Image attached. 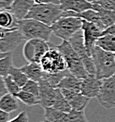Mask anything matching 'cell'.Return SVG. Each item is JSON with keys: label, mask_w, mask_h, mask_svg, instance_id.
Listing matches in <instances>:
<instances>
[{"label": "cell", "mask_w": 115, "mask_h": 122, "mask_svg": "<svg viewBox=\"0 0 115 122\" xmlns=\"http://www.w3.org/2000/svg\"><path fill=\"white\" fill-rule=\"evenodd\" d=\"M63 11L60 5L53 3H36L25 19H34L51 26L55 21L62 17Z\"/></svg>", "instance_id": "cell-1"}, {"label": "cell", "mask_w": 115, "mask_h": 122, "mask_svg": "<svg viewBox=\"0 0 115 122\" xmlns=\"http://www.w3.org/2000/svg\"><path fill=\"white\" fill-rule=\"evenodd\" d=\"M55 46L65 58L67 64L68 70L71 72V73L80 79H84L89 76V73L84 66L81 57L73 49L69 41H62L60 45Z\"/></svg>", "instance_id": "cell-2"}, {"label": "cell", "mask_w": 115, "mask_h": 122, "mask_svg": "<svg viewBox=\"0 0 115 122\" xmlns=\"http://www.w3.org/2000/svg\"><path fill=\"white\" fill-rule=\"evenodd\" d=\"M96 69V78L104 79L115 74V58L114 53L104 51L99 46H95L92 53Z\"/></svg>", "instance_id": "cell-3"}, {"label": "cell", "mask_w": 115, "mask_h": 122, "mask_svg": "<svg viewBox=\"0 0 115 122\" xmlns=\"http://www.w3.org/2000/svg\"><path fill=\"white\" fill-rule=\"evenodd\" d=\"M18 29L26 41L32 39H42L49 41L52 33L51 26L34 19H22L18 21Z\"/></svg>", "instance_id": "cell-4"}, {"label": "cell", "mask_w": 115, "mask_h": 122, "mask_svg": "<svg viewBox=\"0 0 115 122\" xmlns=\"http://www.w3.org/2000/svg\"><path fill=\"white\" fill-rule=\"evenodd\" d=\"M83 20L78 17H61L51 26L52 33L62 41H69L70 38L82 29Z\"/></svg>", "instance_id": "cell-5"}, {"label": "cell", "mask_w": 115, "mask_h": 122, "mask_svg": "<svg viewBox=\"0 0 115 122\" xmlns=\"http://www.w3.org/2000/svg\"><path fill=\"white\" fill-rule=\"evenodd\" d=\"M44 72L48 73H55L68 69L65 58L55 46L51 44V48L47 51L40 62Z\"/></svg>", "instance_id": "cell-6"}, {"label": "cell", "mask_w": 115, "mask_h": 122, "mask_svg": "<svg viewBox=\"0 0 115 122\" xmlns=\"http://www.w3.org/2000/svg\"><path fill=\"white\" fill-rule=\"evenodd\" d=\"M51 48V43L42 39L27 41L23 47V56L28 63L40 64L42 57Z\"/></svg>", "instance_id": "cell-7"}, {"label": "cell", "mask_w": 115, "mask_h": 122, "mask_svg": "<svg viewBox=\"0 0 115 122\" xmlns=\"http://www.w3.org/2000/svg\"><path fill=\"white\" fill-rule=\"evenodd\" d=\"M25 37L18 27L2 28L0 29V52L12 53L22 41Z\"/></svg>", "instance_id": "cell-8"}, {"label": "cell", "mask_w": 115, "mask_h": 122, "mask_svg": "<svg viewBox=\"0 0 115 122\" xmlns=\"http://www.w3.org/2000/svg\"><path fill=\"white\" fill-rule=\"evenodd\" d=\"M96 98L99 103L104 108H115V74L102 79L100 91Z\"/></svg>", "instance_id": "cell-9"}, {"label": "cell", "mask_w": 115, "mask_h": 122, "mask_svg": "<svg viewBox=\"0 0 115 122\" xmlns=\"http://www.w3.org/2000/svg\"><path fill=\"white\" fill-rule=\"evenodd\" d=\"M82 30L84 33V42L87 52L89 56L92 55L93 51L96 46V41L102 36V32L104 31L97 25L83 20L82 23Z\"/></svg>", "instance_id": "cell-10"}, {"label": "cell", "mask_w": 115, "mask_h": 122, "mask_svg": "<svg viewBox=\"0 0 115 122\" xmlns=\"http://www.w3.org/2000/svg\"><path fill=\"white\" fill-rule=\"evenodd\" d=\"M40 85V105L43 108L52 107L56 97L57 87H54L51 86L46 79L39 82Z\"/></svg>", "instance_id": "cell-11"}, {"label": "cell", "mask_w": 115, "mask_h": 122, "mask_svg": "<svg viewBox=\"0 0 115 122\" xmlns=\"http://www.w3.org/2000/svg\"><path fill=\"white\" fill-rule=\"evenodd\" d=\"M102 85V80L98 79L95 76L89 75L84 79H81L80 92L84 96L89 97H97Z\"/></svg>", "instance_id": "cell-12"}, {"label": "cell", "mask_w": 115, "mask_h": 122, "mask_svg": "<svg viewBox=\"0 0 115 122\" xmlns=\"http://www.w3.org/2000/svg\"><path fill=\"white\" fill-rule=\"evenodd\" d=\"M60 7L64 12H74L77 13L94 9V6L92 2L88 0H60Z\"/></svg>", "instance_id": "cell-13"}, {"label": "cell", "mask_w": 115, "mask_h": 122, "mask_svg": "<svg viewBox=\"0 0 115 122\" xmlns=\"http://www.w3.org/2000/svg\"><path fill=\"white\" fill-rule=\"evenodd\" d=\"M66 99L71 105L72 110L84 111L87 104L89 103V98L84 96L81 92H77L66 89H61Z\"/></svg>", "instance_id": "cell-14"}, {"label": "cell", "mask_w": 115, "mask_h": 122, "mask_svg": "<svg viewBox=\"0 0 115 122\" xmlns=\"http://www.w3.org/2000/svg\"><path fill=\"white\" fill-rule=\"evenodd\" d=\"M35 4V0H15L9 11L17 21H21L25 19L26 16Z\"/></svg>", "instance_id": "cell-15"}, {"label": "cell", "mask_w": 115, "mask_h": 122, "mask_svg": "<svg viewBox=\"0 0 115 122\" xmlns=\"http://www.w3.org/2000/svg\"><path fill=\"white\" fill-rule=\"evenodd\" d=\"M68 41L71 45L73 49L76 51V53L81 57L82 60H84V59L89 56L87 52V50H86L84 33L82 29L78 30L76 33L74 34Z\"/></svg>", "instance_id": "cell-16"}, {"label": "cell", "mask_w": 115, "mask_h": 122, "mask_svg": "<svg viewBox=\"0 0 115 122\" xmlns=\"http://www.w3.org/2000/svg\"><path fill=\"white\" fill-rule=\"evenodd\" d=\"M21 70L27 75L29 79L36 82H41L44 79L45 72L43 71L40 64L37 63H28L27 64L20 68Z\"/></svg>", "instance_id": "cell-17"}, {"label": "cell", "mask_w": 115, "mask_h": 122, "mask_svg": "<svg viewBox=\"0 0 115 122\" xmlns=\"http://www.w3.org/2000/svg\"><path fill=\"white\" fill-rule=\"evenodd\" d=\"M56 87L60 89H66V90H71L74 92H80L81 79L76 78L75 75H73L70 72L60 82V83L57 85Z\"/></svg>", "instance_id": "cell-18"}, {"label": "cell", "mask_w": 115, "mask_h": 122, "mask_svg": "<svg viewBox=\"0 0 115 122\" xmlns=\"http://www.w3.org/2000/svg\"><path fill=\"white\" fill-rule=\"evenodd\" d=\"M45 119L50 122H69V113L61 112L53 107L45 108Z\"/></svg>", "instance_id": "cell-19"}, {"label": "cell", "mask_w": 115, "mask_h": 122, "mask_svg": "<svg viewBox=\"0 0 115 122\" xmlns=\"http://www.w3.org/2000/svg\"><path fill=\"white\" fill-rule=\"evenodd\" d=\"M17 98L10 93H7L4 96L1 97L0 99V110L5 112H12L18 109Z\"/></svg>", "instance_id": "cell-20"}, {"label": "cell", "mask_w": 115, "mask_h": 122, "mask_svg": "<svg viewBox=\"0 0 115 122\" xmlns=\"http://www.w3.org/2000/svg\"><path fill=\"white\" fill-rule=\"evenodd\" d=\"M94 9L98 11L101 17L102 22L104 26L105 29L110 26L115 24V10H107L100 7L99 5L94 3Z\"/></svg>", "instance_id": "cell-21"}, {"label": "cell", "mask_w": 115, "mask_h": 122, "mask_svg": "<svg viewBox=\"0 0 115 122\" xmlns=\"http://www.w3.org/2000/svg\"><path fill=\"white\" fill-rule=\"evenodd\" d=\"M0 26L2 28L18 27V21L10 11L0 12Z\"/></svg>", "instance_id": "cell-22"}, {"label": "cell", "mask_w": 115, "mask_h": 122, "mask_svg": "<svg viewBox=\"0 0 115 122\" xmlns=\"http://www.w3.org/2000/svg\"><path fill=\"white\" fill-rule=\"evenodd\" d=\"M96 46L111 53H115V36L112 35H105L96 41Z\"/></svg>", "instance_id": "cell-23"}, {"label": "cell", "mask_w": 115, "mask_h": 122, "mask_svg": "<svg viewBox=\"0 0 115 122\" xmlns=\"http://www.w3.org/2000/svg\"><path fill=\"white\" fill-rule=\"evenodd\" d=\"M53 108H55L57 110H60L61 112H66V113H70L71 111L72 110L71 105L68 102L67 100L66 99L64 94L62 93L61 89L57 88L56 92V97H55V100L54 102L53 105Z\"/></svg>", "instance_id": "cell-24"}, {"label": "cell", "mask_w": 115, "mask_h": 122, "mask_svg": "<svg viewBox=\"0 0 115 122\" xmlns=\"http://www.w3.org/2000/svg\"><path fill=\"white\" fill-rule=\"evenodd\" d=\"M16 97L27 107H33L40 104V98L38 97L23 90H21L20 92L17 93Z\"/></svg>", "instance_id": "cell-25"}, {"label": "cell", "mask_w": 115, "mask_h": 122, "mask_svg": "<svg viewBox=\"0 0 115 122\" xmlns=\"http://www.w3.org/2000/svg\"><path fill=\"white\" fill-rule=\"evenodd\" d=\"M9 75L12 77L13 81L17 84L20 87H22L27 82L29 78L27 77V75L21 70L20 68H17L15 66H12L9 71Z\"/></svg>", "instance_id": "cell-26"}, {"label": "cell", "mask_w": 115, "mask_h": 122, "mask_svg": "<svg viewBox=\"0 0 115 122\" xmlns=\"http://www.w3.org/2000/svg\"><path fill=\"white\" fill-rule=\"evenodd\" d=\"M70 73V71L68 69L62 72H59V73H48L45 72L44 74V79H46V81L49 82L51 86H53L54 87H56L57 85L60 83V82L61 81L63 78Z\"/></svg>", "instance_id": "cell-27"}, {"label": "cell", "mask_w": 115, "mask_h": 122, "mask_svg": "<svg viewBox=\"0 0 115 122\" xmlns=\"http://www.w3.org/2000/svg\"><path fill=\"white\" fill-rule=\"evenodd\" d=\"M12 66V53H8L4 58L0 59V75L2 78L9 75V71Z\"/></svg>", "instance_id": "cell-28"}, {"label": "cell", "mask_w": 115, "mask_h": 122, "mask_svg": "<svg viewBox=\"0 0 115 122\" xmlns=\"http://www.w3.org/2000/svg\"><path fill=\"white\" fill-rule=\"evenodd\" d=\"M3 78V81L5 82L7 89H8V93L13 95L14 97L17 96V93L21 92L22 87H19V86L13 81V79H12L10 75H8V76L5 77V78Z\"/></svg>", "instance_id": "cell-29"}, {"label": "cell", "mask_w": 115, "mask_h": 122, "mask_svg": "<svg viewBox=\"0 0 115 122\" xmlns=\"http://www.w3.org/2000/svg\"><path fill=\"white\" fill-rule=\"evenodd\" d=\"M22 90L26 91L27 92L32 93V94H34L35 96L39 97V94H40V85H39L38 82L29 79L27 82L22 87Z\"/></svg>", "instance_id": "cell-30"}, {"label": "cell", "mask_w": 115, "mask_h": 122, "mask_svg": "<svg viewBox=\"0 0 115 122\" xmlns=\"http://www.w3.org/2000/svg\"><path fill=\"white\" fill-rule=\"evenodd\" d=\"M69 122H89L84 114V111L71 110L69 113Z\"/></svg>", "instance_id": "cell-31"}, {"label": "cell", "mask_w": 115, "mask_h": 122, "mask_svg": "<svg viewBox=\"0 0 115 122\" xmlns=\"http://www.w3.org/2000/svg\"><path fill=\"white\" fill-rule=\"evenodd\" d=\"M94 3L107 10H115V0H94Z\"/></svg>", "instance_id": "cell-32"}, {"label": "cell", "mask_w": 115, "mask_h": 122, "mask_svg": "<svg viewBox=\"0 0 115 122\" xmlns=\"http://www.w3.org/2000/svg\"><path fill=\"white\" fill-rule=\"evenodd\" d=\"M8 122H28V116L27 113L25 111L20 112L18 114V116H16L15 118L10 120Z\"/></svg>", "instance_id": "cell-33"}, {"label": "cell", "mask_w": 115, "mask_h": 122, "mask_svg": "<svg viewBox=\"0 0 115 122\" xmlns=\"http://www.w3.org/2000/svg\"><path fill=\"white\" fill-rule=\"evenodd\" d=\"M15 0H0V10L9 11Z\"/></svg>", "instance_id": "cell-34"}, {"label": "cell", "mask_w": 115, "mask_h": 122, "mask_svg": "<svg viewBox=\"0 0 115 122\" xmlns=\"http://www.w3.org/2000/svg\"><path fill=\"white\" fill-rule=\"evenodd\" d=\"M105 35H112L115 36V24L110 26L109 27H108L107 29H105L102 32V36Z\"/></svg>", "instance_id": "cell-35"}, {"label": "cell", "mask_w": 115, "mask_h": 122, "mask_svg": "<svg viewBox=\"0 0 115 122\" xmlns=\"http://www.w3.org/2000/svg\"><path fill=\"white\" fill-rule=\"evenodd\" d=\"M7 93H8V89L6 87L4 81H3V78H1V81H0V96L3 97Z\"/></svg>", "instance_id": "cell-36"}, {"label": "cell", "mask_w": 115, "mask_h": 122, "mask_svg": "<svg viewBox=\"0 0 115 122\" xmlns=\"http://www.w3.org/2000/svg\"><path fill=\"white\" fill-rule=\"evenodd\" d=\"M35 3H38V4H41V3H53V4L60 5V0H35Z\"/></svg>", "instance_id": "cell-37"}, {"label": "cell", "mask_w": 115, "mask_h": 122, "mask_svg": "<svg viewBox=\"0 0 115 122\" xmlns=\"http://www.w3.org/2000/svg\"><path fill=\"white\" fill-rule=\"evenodd\" d=\"M9 118V113L0 111V122H8Z\"/></svg>", "instance_id": "cell-38"}, {"label": "cell", "mask_w": 115, "mask_h": 122, "mask_svg": "<svg viewBox=\"0 0 115 122\" xmlns=\"http://www.w3.org/2000/svg\"><path fill=\"white\" fill-rule=\"evenodd\" d=\"M43 122H50V121H47V120H45V121H43Z\"/></svg>", "instance_id": "cell-39"}, {"label": "cell", "mask_w": 115, "mask_h": 122, "mask_svg": "<svg viewBox=\"0 0 115 122\" xmlns=\"http://www.w3.org/2000/svg\"><path fill=\"white\" fill-rule=\"evenodd\" d=\"M88 1H89V2H93L94 0H88Z\"/></svg>", "instance_id": "cell-40"}, {"label": "cell", "mask_w": 115, "mask_h": 122, "mask_svg": "<svg viewBox=\"0 0 115 122\" xmlns=\"http://www.w3.org/2000/svg\"><path fill=\"white\" fill-rule=\"evenodd\" d=\"M114 58H115V53H114Z\"/></svg>", "instance_id": "cell-41"}]
</instances>
